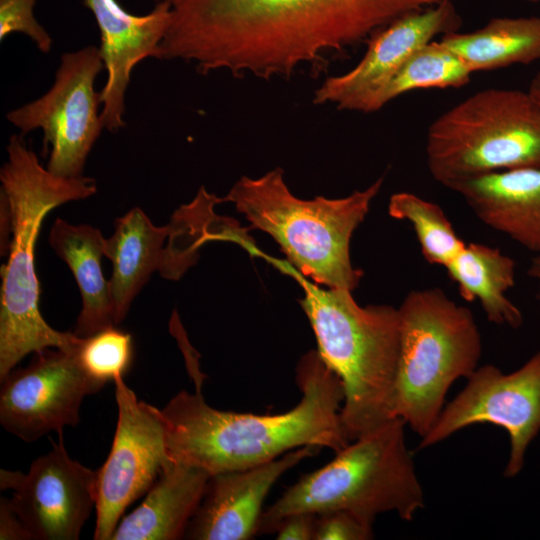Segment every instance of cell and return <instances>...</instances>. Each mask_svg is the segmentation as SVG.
<instances>
[{
  "label": "cell",
  "mask_w": 540,
  "mask_h": 540,
  "mask_svg": "<svg viewBox=\"0 0 540 540\" xmlns=\"http://www.w3.org/2000/svg\"><path fill=\"white\" fill-rule=\"evenodd\" d=\"M170 24L160 59L202 74L289 77L412 12L443 0H166Z\"/></svg>",
  "instance_id": "cell-1"
},
{
  "label": "cell",
  "mask_w": 540,
  "mask_h": 540,
  "mask_svg": "<svg viewBox=\"0 0 540 540\" xmlns=\"http://www.w3.org/2000/svg\"><path fill=\"white\" fill-rule=\"evenodd\" d=\"M296 383L302 393L298 404L274 415L218 410L199 389L179 391L163 408L155 407L169 458L214 475L257 466L303 446L339 452L350 443L341 419L340 378L317 350H310L297 364Z\"/></svg>",
  "instance_id": "cell-2"
},
{
  "label": "cell",
  "mask_w": 540,
  "mask_h": 540,
  "mask_svg": "<svg viewBox=\"0 0 540 540\" xmlns=\"http://www.w3.org/2000/svg\"><path fill=\"white\" fill-rule=\"evenodd\" d=\"M7 153L0 194L10 209L12 239L1 267L0 380L30 353L46 348L73 352L78 346L80 337L55 330L40 313L35 245L48 212L97 191L93 178H64L44 168L22 135L10 137Z\"/></svg>",
  "instance_id": "cell-3"
},
{
  "label": "cell",
  "mask_w": 540,
  "mask_h": 540,
  "mask_svg": "<svg viewBox=\"0 0 540 540\" xmlns=\"http://www.w3.org/2000/svg\"><path fill=\"white\" fill-rule=\"evenodd\" d=\"M304 291L300 305L314 331L318 353L340 378L341 419L351 441L394 414L400 350V316L390 305L360 306L350 290L309 282L289 264L279 263Z\"/></svg>",
  "instance_id": "cell-4"
},
{
  "label": "cell",
  "mask_w": 540,
  "mask_h": 540,
  "mask_svg": "<svg viewBox=\"0 0 540 540\" xmlns=\"http://www.w3.org/2000/svg\"><path fill=\"white\" fill-rule=\"evenodd\" d=\"M383 181L381 177L344 198L303 200L290 192L283 171L276 168L255 179L243 176L223 201L234 203L252 228L269 234L302 276L327 288L353 291L363 271L352 265L351 238Z\"/></svg>",
  "instance_id": "cell-5"
},
{
  "label": "cell",
  "mask_w": 540,
  "mask_h": 540,
  "mask_svg": "<svg viewBox=\"0 0 540 540\" xmlns=\"http://www.w3.org/2000/svg\"><path fill=\"white\" fill-rule=\"evenodd\" d=\"M405 426L394 417L303 475L262 512L257 534L275 533L286 516L300 512L347 510L371 524L387 512L413 520L425 506V495L406 446Z\"/></svg>",
  "instance_id": "cell-6"
},
{
  "label": "cell",
  "mask_w": 540,
  "mask_h": 540,
  "mask_svg": "<svg viewBox=\"0 0 540 540\" xmlns=\"http://www.w3.org/2000/svg\"><path fill=\"white\" fill-rule=\"evenodd\" d=\"M394 414L423 437L444 408L451 385L479 366L482 338L471 310L438 288L402 301Z\"/></svg>",
  "instance_id": "cell-7"
},
{
  "label": "cell",
  "mask_w": 540,
  "mask_h": 540,
  "mask_svg": "<svg viewBox=\"0 0 540 540\" xmlns=\"http://www.w3.org/2000/svg\"><path fill=\"white\" fill-rule=\"evenodd\" d=\"M425 150L431 176L452 191L486 174L540 167V104L528 90L477 91L431 123Z\"/></svg>",
  "instance_id": "cell-8"
},
{
  "label": "cell",
  "mask_w": 540,
  "mask_h": 540,
  "mask_svg": "<svg viewBox=\"0 0 540 540\" xmlns=\"http://www.w3.org/2000/svg\"><path fill=\"white\" fill-rule=\"evenodd\" d=\"M104 62L99 48L87 46L61 55L51 88L40 98L7 114L20 135L41 129L46 168L64 178H79L88 154L104 128L95 80Z\"/></svg>",
  "instance_id": "cell-9"
},
{
  "label": "cell",
  "mask_w": 540,
  "mask_h": 540,
  "mask_svg": "<svg viewBox=\"0 0 540 540\" xmlns=\"http://www.w3.org/2000/svg\"><path fill=\"white\" fill-rule=\"evenodd\" d=\"M475 424H492L508 433L510 448L503 475L517 476L529 445L540 432V350L510 373L492 364L478 366L421 437L418 449Z\"/></svg>",
  "instance_id": "cell-10"
},
{
  "label": "cell",
  "mask_w": 540,
  "mask_h": 540,
  "mask_svg": "<svg viewBox=\"0 0 540 540\" xmlns=\"http://www.w3.org/2000/svg\"><path fill=\"white\" fill-rule=\"evenodd\" d=\"M114 383L118 416L111 450L96 470L95 540L111 539L126 509L148 492L171 462L155 407L138 400L124 377Z\"/></svg>",
  "instance_id": "cell-11"
},
{
  "label": "cell",
  "mask_w": 540,
  "mask_h": 540,
  "mask_svg": "<svg viewBox=\"0 0 540 540\" xmlns=\"http://www.w3.org/2000/svg\"><path fill=\"white\" fill-rule=\"evenodd\" d=\"M104 385L87 375L75 351L43 349L29 365L14 368L1 379L0 424L28 443L53 431L60 433L79 423L84 398Z\"/></svg>",
  "instance_id": "cell-12"
},
{
  "label": "cell",
  "mask_w": 540,
  "mask_h": 540,
  "mask_svg": "<svg viewBox=\"0 0 540 540\" xmlns=\"http://www.w3.org/2000/svg\"><path fill=\"white\" fill-rule=\"evenodd\" d=\"M52 449L35 459L27 473L0 470L1 490L34 540H77L96 507L97 471L72 459L62 432Z\"/></svg>",
  "instance_id": "cell-13"
},
{
  "label": "cell",
  "mask_w": 540,
  "mask_h": 540,
  "mask_svg": "<svg viewBox=\"0 0 540 540\" xmlns=\"http://www.w3.org/2000/svg\"><path fill=\"white\" fill-rule=\"evenodd\" d=\"M461 23L452 0L398 18L372 36L355 67L322 83L314 93V103L369 112L377 93L418 48L438 35L457 31Z\"/></svg>",
  "instance_id": "cell-14"
},
{
  "label": "cell",
  "mask_w": 540,
  "mask_h": 540,
  "mask_svg": "<svg viewBox=\"0 0 540 540\" xmlns=\"http://www.w3.org/2000/svg\"><path fill=\"white\" fill-rule=\"evenodd\" d=\"M100 32L99 51L107 71L100 91L104 128L115 133L125 125V95L135 66L160 59V44L170 24V5L159 0L147 14L126 11L117 0H83Z\"/></svg>",
  "instance_id": "cell-15"
},
{
  "label": "cell",
  "mask_w": 540,
  "mask_h": 540,
  "mask_svg": "<svg viewBox=\"0 0 540 540\" xmlns=\"http://www.w3.org/2000/svg\"><path fill=\"white\" fill-rule=\"evenodd\" d=\"M320 448L303 446L246 469L211 475L184 538L248 540L257 534L263 502L275 482Z\"/></svg>",
  "instance_id": "cell-16"
},
{
  "label": "cell",
  "mask_w": 540,
  "mask_h": 540,
  "mask_svg": "<svg viewBox=\"0 0 540 540\" xmlns=\"http://www.w3.org/2000/svg\"><path fill=\"white\" fill-rule=\"evenodd\" d=\"M172 225L158 227L139 207H134L114 222L113 234L104 240V256L112 262L109 279L116 326L153 272L179 279L182 270L171 240Z\"/></svg>",
  "instance_id": "cell-17"
},
{
  "label": "cell",
  "mask_w": 540,
  "mask_h": 540,
  "mask_svg": "<svg viewBox=\"0 0 540 540\" xmlns=\"http://www.w3.org/2000/svg\"><path fill=\"white\" fill-rule=\"evenodd\" d=\"M453 191L486 226L540 253V167L486 174Z\"/></svg>",
  "instance_id": "cell-18"
},
{
  "label": "cell",
  "mask_w": 540,
  "mask_h": 540,
  "mask_svg": "<svg viewBox=\"0 0 540 540\" xmlns=\"http://www.w3.org/2000/svg\"><path fill=\"white\" fill-rule=\"evenodd\" d=\"M210 476L199 467L171 461L141 504L121 518L110 540L184 538Z\"/></svg>",
  "instance_id": "cell-19"
},
{
  "label": "cell",
  "mask_w": 540,
  "mask_h": 540,
  "mask_svg": "<svg viewBox=\"0 0 540 540\" xmlns=\"http://www.w3.org/2000/svg\"><path fill=\"white\" fill-rule=\"evenodd\" d=\"M49 244L71 270L80 290L82 308L77 317L74 334L91 336L105 328L116 326L109 280L101 266L105 237L88 224H71L55 219Z\"/></svg>",
  "instance_id": "cell-20"
},
{
  "label": "cell",
  "mask_w": 540,
  "mask_h": 540,
  "mask_svg": "<svg viewBox=\"0 0 540 540\" xmlns=\"http://www.w3.org/2000/svg\"><path fill=\"white\" fill-rule=\"evenodd\" d=\"M445 269L465 301H479L489 322L513 329L522 326L521 310L506 295L515 285L516 264L510 256L472 242Z\"/></svg>",
  "instance_id": "cell-21"
},
{
  "label": "cell",
  "mask_w": 540,
  "mask_h": 540,
  "mask_svg": "<svg viewBox=\"0 0 540 540\" xmlns=\"http://www.w3.org/2000/svg\"><path fill=\"white\" fill-rule=\"evenodd\" d=\"M439 42L472 73L540 59V17H497L472 32H450Z\"/></svg>",
  "instance_id": "cell-22"
},
{
  "label": "cell",
  "mask_w": 540,
  "mask_h": 540,
  "mask_svg": "<svg viewBox=\"0 0 540 540\" xmlns=\"http://www.w3.org/2000/svg\"><path fill=\"white\" fill-rule=\"evenodd\" d=\"M472 72L439 41L418 48L372 100L369 112L379 110L394 98L415 89L462 87Z\"/></svg>",
  "instance_id": "cell-23"
},
{
  "label": "cell",
  "mask_w": 540,
  "mask_h": 540,
  "mask_svg": "<svg viewBox=\"0 0 540 540\" xmlns=\"http://www.w3.org/2000/svg\"><path fill=\"white\" fill-rule=\"evenodd\" d=\"M392 218L408 221L421 254L431 265L446 267L466 246L440 205L410 192L393 194L388 203Z\"/></svg>",
  "instance_id": "cell-24"
},
{
  "label": "cell",
  "mask_w": 540,
  "mask_h": 540,
  "mask_svg": "<svg viewBox=\"0 0 540 540\" xmlns=\"http://www.w3.org/2000/svg\"><path fill=\"white\" fill-rule=\"evenodd\" d=\"M75 354L82 369L92 379L103 384L114 382L124 377L131 367L132 336L111 326L91 336L81 337Z\"/></svg>",
  "instance_id": "cell-25"
},
{
  "label": "cell",
  "mask_w": 540,
  "mask_h": 540,
  "mask_svg": "<svg viewBox=\"0 0 540 540\" xmlns=\"http://www.w3.org/2000/svg\"><path fill=\"white\" fill-rule=\"evenodd\" d=\"M37 0H0V40L11 33L28 36L42 53H49L53 40L34 17Z\"/></svg>",
  "instance_id": "cell-26"
},
{
  "label": "cell",
  "mask_w": 540,
  "mask_h": 540,
  "mask_svg": "<svg viewBox=\"0 0 540 540\" xmlns=\"http://www.w3.org/2000/svg\"><path fill=\"white\" fill-rule=\"evenodd\" d=\"M373 524L347 510L316 514L314 540H369Z\"/></svg>",
  "instance_id": "cell-27"
},
{
  "label": "cell",
  "mask_w": 540,
  "mask_h": 540,
  "mask_svg": "<svg viewBox=\"0 0 540 540\" xmlns=\"http://www.w3.org/2000/svg\"><path fill=\"white\" fill-rule=\"evenodd\" d=\"M316 514L310 512L294 513L286 516L275 533L278 540L314 539Z\"/></svg>",
  "instance_id": "cell-28"
},
{
  "label": "cell",
  "mask_w": 540,
  "mask_h": 540,
  "mask_svg": "<svg viewBox=\"0 0 540 540\" xmlns=\"http://www.w3.org/2000/svg\"><path fill=\"white\" fill-rule=\"evenodd\" d=\"M0 539L1 540H34L18 513L11 499H0Z\"/></svg>",
  "instance_id": "cell-29"
},
{
  "label": "cell",
  "mask_w": 540,
  "mask_h": 540,
  "mask_svg": "<svg viewBox=\"0 0 540 540\" xmlns=\"http://www.w3.org/2000/svg\"><path fill=\"white\" fill-rule=\"evenodd\" d=\"M527 274L533 279L537 286V299L540 302V253L534 254L531 258Z\"/></svg>",
  "instance_id": "cell-30"
},
{
  "label": "cell",
  "mask_w": 540,
  "mask_h": 540,
  "mask_svg": "<svg viewBox=\"0 0 540 540\" xmlns=\"http://www.w3.org/2000/svg\"><path fill=\"white\" fill-rule=\"evenodd\" d=\"M528 92L540 104V70L532 78Z\"/></svg>",
  "instance_id": "cell-31"
},
{
  "label": "cell",
  "mask_w": 540,
  "mask_h": 540,
  "mask_svg": "<svg viewBox=\"0 0 540 540\" xmlns=\"http://www.w3.org/2000/svg\"><path fill=\"white\" fill-rule=\"evenodd\" d=\"M523 1H528V2H540V0H523Z\"/></svg>",
  "instance_id": "cell-32"
}]
</instances>
